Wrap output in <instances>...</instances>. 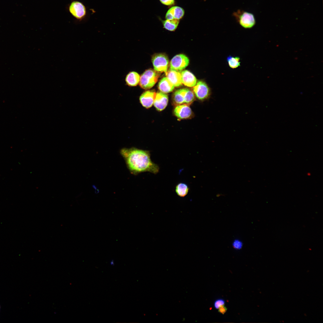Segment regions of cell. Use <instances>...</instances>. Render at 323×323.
<instances>
[{"label":"cell","instance_id":"cell-1","mask_svg":"<svg viewBox=\"0 0 323 323\" xmlns=\"http://www.w3.org/2000/svg\"><path fill=\"white\" fill-rule=\"evenodd\" d=\"M120 153L132 175H136L147 172L156 174L159 171V166L152 161L148 150L135 147L123 148L120 150Z\"/></svg>","mask_w":323,"mask_h":323},{"label":"cell","instance_id":"cell-2","mask_svg":"<svg viewBox=\"0 0 323 323\" xmlns=\"http://www.w3.org/2000/svg\"><path fill=\"white\" fill-rule=\"evenodd\" d=\"M159 77V74L155 70L152 69L146 70L140 77V86L144 89L152 88L157 82Z\"/></svg>","mask_w":323,"mask_h":323},{"label":"cell","instance_id":"cell-3","mask_svg":"<svg viewBox=\"0 0 323 323\" xmlns=\"http://www.w3.org/2000/svg\"><path fill=\"white\" fill-rule=\"evenodd\" d=\"M233 15L236 17L240 24L245 28H250L253 27L255 23L254 15L252 13L244 11L238 10L234 12Z\"/></svg>","mask_w":323,"mask_h":323},{"label":"cell","instance_id":"cell-4","mask_svg":"<svg viewBox=\"0 0 323 323\" xmlns=\"http://www.w3.org/2000/svg\"><path fill=\"white\" fill-rule=\"evenodd\" d=\"M152 60L155 71L166 73L169 64V60L167 56L163 54H157L153 56Z\"/></svg>","mask_w":323,"mask_h":323},{"label":"cell","instance_id":"cell-5","mask_svg":"<svg viewBox=\"0 0 323 323\" xmlns=\"http://www.w3.org/2000/svg\"><path fill=\"white\" fill-rule=\"evenodd\" d=\"M193 92L199 100H204L210 97L211 92L210 89L205 82L198 81L193 88Z\"/></svg>","mask_w":323,"mask_h":323},{"label":"cell","instance_id":"cell-6","mask_svg":"<svg viewBox=\"0 0 323 323\" xmlns=\"http://www.w3.org/2000/svg\"><path fill=\"white\" fill-rule=\"evenodd\" d=\"M189 63V60L185 55L182 54H178L170 61V69L179 71L185 68Z\"/></svg>","mask_w":323,"mask_h":323},{"label":"cell","instance_id":"cell-7","mask_svg":"<svg viewBox=\"0 0 323 323\" xmlns=\"http://www.w3.org/2000/svg\"><path fill=\"white\" fill-rule=\"evenodd\" d=\"M69 10L71 14L78 19H81L86 15V8L81 2L77 1H72L69 7Z\"/></svg>","mask_w":323,"mask_h":323},{"label":"cell","instance_id":"cell-8","mask_svg":"<svg viewBox=\"0 0 323 323\" xmlns=\"http://www.w3.org/2000/svg\"><path fill=\"white\" fill-rule=\"evenodd\" d=\"M156 95V93L153 90L146 91L140 97V102L144 107L146 108H149L152 106Z\"/></svg>","mask_w":323,"mask_h":323},{"label":"cell","instance_id":"cell-9","mask_svg":"<svg viewBox=\"0 0 323 323\" xmlns=\"http://www.w3.org/2000/svg\"><path fill=\"white\" fill-rule=\"evenodd\" d=\"M168 101L167 95L162 92L156 93L154 102V105L156 109L161 111L164 109L167 106Z\"/></svg>","mask_w":323,"mask_h":323},{"label":"cell","instance_id":"cell-10","mask_svg":"<svg viewBox=\"0 0 323 323\" xmlns=\"http://www.w3.org/2000/svg\"><path fill=\"white\" fill-rule=\"evenodd\" d=\"M174 113L178 118L184 119L190 117L192 115V111L188 105L183 104L177 105L174 109Z\"/></svg>","mask_w":323,"mask_h":323},{"label":"cell","instance_id":"cell-11","mask_svg":"<svg viewBox=\"0 0 323 323\" xmlns=\"http://www.w3.org/2000/svg\"><path fill=\"white\" fill-rule=\"evenodd\" d=\"M185 11L183 9L180 7L174 6L170 8L167 12L165 18L166 19L179 20L183 16Z\"/></svg>","mask_w":323,"mask_h":323},{"label":"cell","instance_id":"cell-12","mask_svg":"<svg viewBox=\"0 0 323 323\" xmlns=\"http://www.w3.org/2000/svg\"><path fill=\"white\" fill-rule=\"evenodd\" d=\"M166 77L173 84L175 87H179L182 84V83L181 73L179 71L170 69L165 73Z\"/></svg>","mask_w":323,"mask_h":323},{"label":"cell","instance_id":"cell-13","mask_svg":"<svg viewBox=\"0 0 323 323\" xmlns=\"http://www.w3.org/2000/svg\"><path fill=\"white\" fill-rule=\"evenodd\" d=\"M182 84L189 87H193L196 84V79L193 74L189 71L185 70L181 73Z\"/></svg>","mask_w":323,"mask_h":323},{"label":"cell","instance_id":"cell-14","mask_svg":"<svg viewBox=\"0 0 323 323\" xmlns=\"http://www.w3.org/2000/svg\"><path fill=\"white\" fill-rule=\"evenodd\" d=\"M174 86L173 84L167 77H164L159 81L158 84V88L161 92L164 93H167L172 92L174 89Z\"/></svg>","mask_w":323,"mask_h":323},{"label":"cell","instance_id":"cell-15","mask_svg":"<svg viewBox=\"0 0 323 323\" xmlns=\"http://www.w3.org/2000/svg\"><path fill=\"white\" fill-rule=\"evenodd\" d=\"M140 76L136 72H130L127 75L125 81L127 84L129 86L133 87L137 86L139 82Z\"/></svg>","mask_w":323,"mask_h":323},{"label":"cell","instance_id":"cell-16","mask_svg":"<svg viewBox=\"0 0 323 323\" xmlns=\"http://www.w3.org/2000/svg\"><path fill=\"white\" fill-rule=\"evenodd\" d=\"M186 89H182L176 91L173 96V100L175 105L184 104Z\"/></svg>","mask_w":323,"mask_h":323},{"label":"cell","instance_id":"cell-17","mask_svg":"<svg viewBox=\"0 0 323 323\" xmlns=\"http://www.w3.org/2000/svg\"><path fill=\"white\" fill-rule=\"evenodd\" d=\"M189 188L188 185L184 183L180 182L177 184L175 187V192L177 195L181 197H184L188 193Z\"/></svg>","mask_w":323,"mask_h":323},{"label":"cell","instance_id":"cell-18","mask_svg":"<svg viewBox=\"0 0 323 323\" xmlns=\"http://www.w3.org/2000/svg\"><path fill=\"white\" fill-rule=\"evenodd\" d=\"M179 20L175 19H166L162 21V22L165 29L169 31H173L177 28L179 23Z\"/></svg>","mask_w":323,"mask_h":323},{"label":"cell","instance_id":"cell-19","mask_svg":"<svg viewBox=\"0 0 323 323\" xmlns=\"http://www.w3.org/2000/svg\"><path fill=\"white\" fill-rule=\"evenodd\" d=\"M195 96L193 92L190 89H186L184 104L190 105L194 100Z\"/></svg>","mask_w":323,"mask_h":323},{"label":"cell","instance_id":"cell-20","mask_svg":"<svg viewBox=\"0 0 323 323\" xmlns=\"http://www.w3.org/2000/svg\"><path fill=\"white\" fill-rule=\"evenodd\" d=\"M240 58L238 57L229 56L227 58L229 66L232 68H237L240 65Z\"/></svg>","mask_w":323,"mask_h":323},{"label":"cell","instance_id":"cell-21","mask_svg":"<svg viewBox=\"0 0 323 323\" xmlns=\"http://www.w3.org/2000/svg\"><path fill=\"white\" fill-rule=\"evenodd\" d=\"M225 301L222 298H219L216 300L214 304V308L216 309H218L220 307L225 305Z\"/></svg>","mask_w":323,"mask_h":323},{"label":"cell","instance_id":"cell-22","mask_svg":"<svg viewBox=\"0 0 323 323\" xmlns=\"http://www.w3.org/2000/svg\"><path fill=\"white\" fill-rule=\"evenodd\" d=\"M163 4L167 5L170 6L173 4L175 2V0H159Z\"/></svg>","mask_w":323,"mask_h":323},{"label":"cell","instance_id":"cell-23","mask_svg":"<svg viewBox=\"0 0 323 323\" xmlns=\"http://www.w3.org/2000/svg\"><path fill=\"white\" fill-rule=\"evenodd\" d=\"M227 310V308L225 306V305H224L220 307L218 309V311L220 313L222 314H224L226 313Z\"/></svg>","mask_w":323,"mask_h":323},{"label":"cell","instance_id":"cell-24","mask_svg":"<svg viewBox=\"0 0 323 323\" xmlns=\"http://www.w3.org/2000/svg\"><path fill=\"white\" fill-rule=\"evenodd\" d=\"M241 243L239 241H235L233 243V246L234 248L239 249L241 246Z\"/></svg>","mask_w":323,"mask_h":323},{"label":"cell","instance_id":"cell-25","mask_svg":"<svg viewBox=\"0 0 323 323\" xmlns=\"http://www.w3.org/2000/svg\"><path fill=\"white\" fill-rule=\"evenodd\" d=\"M110 263L111 265L114 266V260H112L110 261Z\"/></svg>","mask_w":323,"mask_h":323},{"label":"cell","instance_id":"cell-26","mask_svg":"<svg viewBox=\"0 0 323 323\" xmlns=\"http://www.w3.org/2000/svg\"><path fill=\"white\" fill-rule=\"evenodd\" d=\"M0 310H1V306H0Z\"/></svg>","mask_w":323,"mask_h":323}]
</instances>
